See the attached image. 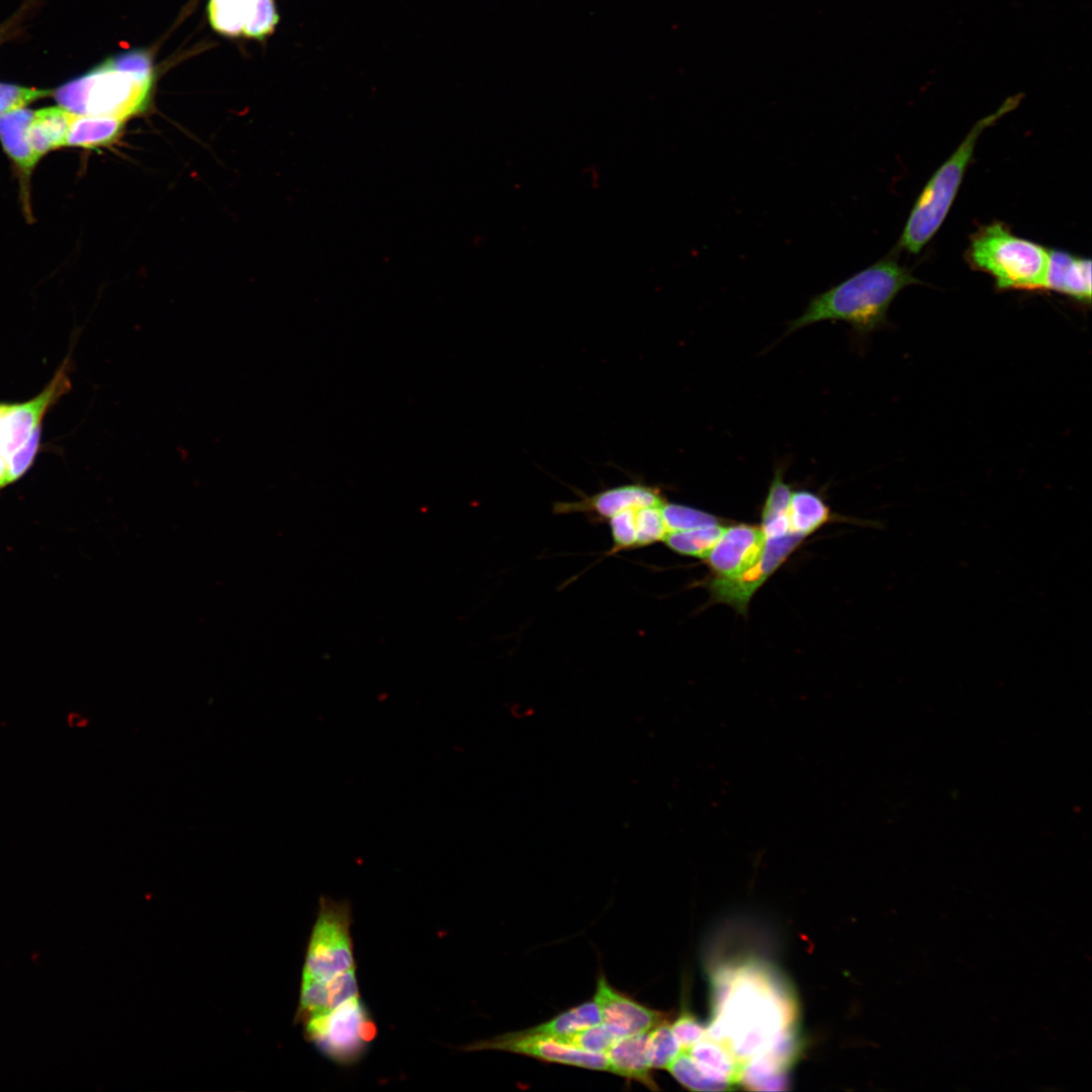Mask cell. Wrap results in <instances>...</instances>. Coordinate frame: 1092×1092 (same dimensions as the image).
Listing matches in <instances>:
<instances>
[{
  "label": "cell",
  "instance_id": "obj_14",
  "mask_svg": "<svg viewBox=\"0 0 1092 1092\" xmlns=\"http://www.w3.org/2000/svg\"><path fill=\"white\" fill-rule=\"evenodd\" d=\"M359 995L356 970L333 977L301 981L297 1019L304 1022L325 1015Z\"/></svg>",
  "mask_w": 1092,
  "mask_h": 1092
},
{
  "label": "cell",
  "instance_id": "obj_17",
  "mask_svg": "<svg viewBox=\"0 0 1092 1092\" xmlns=\"http://www.w3.org/2000/svg\"><path fill=\"white\" fill-rule=\"evenodd\" d=\"M33 113V110L19 108L0 115V141L3 149L25 178L30 176L39 161L26 134Z\"/></svg>",
  "mask_w": 1092,
  "mask_h": 1092
},
{
  "label": "cell",
  "instance_id": "obj_22",
  "mask_svg": "<svg viewBox=\"0 0 1092 1092\" xmlns=\"http://www.w3.org/2000/svg\"><path fill=\"white\" fill-rule=\"evenodd\" d=\"M828 519L829 509L817 494L806 490L791 492L789 520L794 533L806 537Z\"/></svg>",
  "mask_w": 1092,
  "mask_h": 1092
},
{
  "label": "cell",
  "instance_id": "obj_1",
  "mask_svg": "<svg viewBox=\"0 0 1092 1092\" xmlns=\"http://www.w3.org/2000/svg\"><path fill=\"white\" fill-rule=\"evenodd\" d=\"M720 980L718 1015L707 1036L719 1041L742 1064L768 1053L787 1037L783 1001L751 970Z\"/></svg>",
  "mask_w": 1092,
  "mask_h": 1092
},
{
  "label": "cell",
  "instance_id": "obj_9",
  "mask_svg": "<svg viewBox=\"0 0 1092 1092\" xmlns=\"http://www.w3.org/2000/svg\"><path fill=\"white\" fill-rule=\"evenodd\" d=\"M69 357L54 377L33 398L22 403H11L0 426V456L7 459L41 425L47 412L71 389Z\"/></svg>",
  "mask_w": 1092,
  "mask_h": 1092
},
{
  "label": "cell",
  "instance_id": "obj_10",
  "mask_svg": "<svg viewBox=\"0 0 1092 1092\" xmlns=\"http://www.w3.org/2000/svg\"><path fill=\"white\" fill-rule=\"evenodd\" d=\"M765 547V535L761 528L736 525L725 528L722 536L705 556L715 577H736L761 558Z\"/></svg>",
  "mask_w": 1092,
  "mask_h": 1092
},
{
  "label": "cell",
  "instance_id": "obj_33",
  "mask_svg": "<svg viewBox=\"0 0 1092 1092\" xmlns=\"http://www.w3.org/2000/svg\"><path fill=\"white\" fill-rule=\"evenodd\" d=\"M636 509L625 510L609 520L613 538V547L610 554L636 548Z\"/></svg>",
  "mask_w": 1092,
  "mask_h": 1092
},
{
  "label": "cell",
  "instance_id": "obj_11",
  "mask_svg": "<svg viewBox=\"0 0 1092 1092\" xmlns=\"http://www.w3.org/2000/svg\"><path fill=\"white\" fill-rule=\"evenodd\" d=\"M791 548L783 540L769 539L765 542L759 561L744 573L732 577H714L708 583V589L716 602L726 603L738 612L745 613L747 604L755 590L787 559Z\"/></svg>",
  "mask_w": 1092,
  "mask_h": 1092
},
{
  "label": "cell",
  "instance_id": "obj_23",
  "mask_svg": "<svg viewBox=\"0 0 1092 1092\" xmlns=\"http://www.w3.org/2000/svg\"><path fill=\"white\" fill-rule=\"evenodd\" d=\"M666 1070L684 1087L693 1091H724L735 1085L708 1074L687 1051H681Z\"/></svg>",
  "mask_w": 1092,
  "mask_h": 1092
},
{
  "label": "cell",
  "instance_id": "obj_32",
  "mask_svg": "<svg viewBox=\"0 0 1092 1092\" xmlns=\"http://www.w3.org/2000/svg\"><path fill=\"white\" fill-rule=\"evenodd\" d=\"M54 91L48 89L27 88L14 84L0 83V115L19 108H24L31 102L53 95Z\"/></svg>",
  "mask_w": 1092,
  "mask_h": 1092
},
{
  "label": "cell",
  "instance_id": "obj_13",
  "mask_svg": "<svg viewBox=\"0 0 1092 1092\" xmlns=\"http://www.w3.org/2000/svg\"><path fill=\"white\" fill-rule=\"evenodd\" d=\"M594 1000L599 1006L602 1021L618 1027L626 1035L648 1032L666 1020L664 1013L650 1009L614 989L603 975L598 979Z\"/></svg>",
  "mask_w": 1092,
  "mask_h": 1092
},
{
  "label": "cell",
  "instance_id": "obj_21",
  "mask_svg": "<svg viewBox=\"0 0 1092 1092\" xmlns=\"http://www.w3.org/2000/svg\"><path fill=\"white\" fill-rule=\"evenodd\" d=\"M600 1022H602L601 1012L597 1002L593 999L572 1007L544 1023L521 1031L559 1038Z\"/></svg>",
  "mask_w": 1092,
  "mask_h": 1092
},
{
  "label": "cell",
  "instance_id": "obj_31",
  "mask_svg": "<svg viewBox=\"0 0 1092 1092\" xmlns=\"http://www.w3.org/2000/svg\"><path fill=\"white\" fill-rule=\"evenodd\" d=\"M40 438L41 425L6 459L11 483L20 479L32 466L39 450Z\"/></svg>",
  "mask_w": 1092,
  "mask_h": 1092
},
{
  "label": "cell",
  "instance_id": "obj_7",
  "mask_svg": "<svg viewBox=\"0 0 1092 1092\" xmlns=\"http://www.w3.org/2000/svg\"><path fill=\"white\" fill-rule=\"evenodd\" d=\"M351 907L348 901L320 899L302 970V980L333 977L356 970L350 933Z\"/></svg>",
  "mask_w": 1092,
  "mask_h": 1092
},
{
  "label": "cell",
  "instance_id": "obj_27",
  "mask_svg": "<svg viewBox=\"0 0 1092 1092\" xmlns=\"http://www.w3.org/2000/svg\"><path fill=\"white\" fill-rule=\"evenodd\" d=\"M681 1052L667 1020L660 1022L649 1031L648 1054L652 1069H667Z\"/></svg>",
  "mask_w": 1092,
  "mask_h": 1092
},
{
  "label": "cell",
  "instance_id": "obj_12",
  "mask_svg": "<svg viewBox=\"0 0 1092 1092\" xmlns=\"http://www.w3.org/2000/svg\"><path fill=\"white\" fill-rule=\"evenodd\" d=\"M665 503L658 487L637 482L585 495L577 502L556 503L553 511L556 514L588 513L598 519L610 520L625 510L662 506Z\"/></svg>",
  "mask_w": 1092,
  "mask_h": 1092
},
{
  "label": "cell",
  "instance_id": "obj_30",
  "mask_svg": "<svg viewBox=\"0 0 1092 1092\" xmlns=\"http://www.w3.org/2000/svg\"><path fill=\"white\" fill-rule=\"evenodd\" d=\"M662 515L667 532L687 531L718 524L716 517L682 505L665 503Z\"/></svg>",
  "mask_w": 1092,
  "mask_h": 1092
},
{
  "label": "cell",
  "instance_id": "obj_15",
  "mask_svg": "<svg viewBox=\"0 0 1092 1092\" xmlns=\"http://www.w3.org/2000/svg\"><path fill=\"white\" fill-rule=\"evenodd\" d=\"M648 1032L625 1035L619 1038L605 1054L609 1072L634 1080L651 1090L658 1087L651 1073L648 1054Z\"/></svg>",
  "mask_w": 1092,
  "mask_h": 1092
},
{
  "label": "cell",
  "instance_id": "obj_6",
  "mask_svg": "<svg viewBox=\"0 0 1092 1092\" xmlns=\"http://www.w3.org/2000/svg\"><path fill=\"white\" fill-rule=\"evenodd\" d=\"M304 1023L307 1040L330 1060L349 1065L358 1061L376 1036V1024L356 995L330 1013Z\"/></svg>",
  "mask_w": 1092,
  "mask_h": 1092
},
{
  "label": "cell",
  "instance_id": "obj_24",
  "mask_svg": "<svg viewBox=\"0 0 1092 1092\" xmlns=\"http://www.w3.org/2000/svg\"><path fill=\"white\" fill-rule=\"evenodd\" d=\"M724 530V527L716 524L687 531H672L667 532L663 541L676 553L705 558Z\"/></svg>",
  "mask_w": 1092,
  "mask_h": 1092
},
{
  "label": "cell",
  "instance_id": "obj_35",
  "mask_svg": "<svg viewBox=\"0 0 1092 1092\" xmlns=\"http://www.w3.org/2000/svg\"><path fill=\"white\" fill-rule=\"evenodd\" d=\"M11 484L7 461L0 456V490Z\"/></svg>",
  "mask_w": 1092,
  "mask_h": 1092
},
{
  "label": "cell",
  "instance_id": "obj_34",
  "mask_svg": "<svg viewBox=\"0 0 1092 1092\" xmlns=\"http://www.w3.org/2000/svg\"><path fill=\"white\" fill-rule=\"evenodd\" d=\"M670 1027L681 1051H688L707 1036V1028L688 1010H682Z\"/></svg>",
  "mask_w": 1092,
  "mask_h": 1092
},
{
  "label": "cell",
  "instance_id": "obj_2",
  "mask_svg": "<svg viewBox=\"0 0 1092 1092\" xmlns=\"http://www.w3.org/2000/svg\"><path fill=\"white\" fill-rule=\"evenodd\" d=\"M917 282L895 259L886 258L811 298L804 312L789 324L787 333L822 321H841L866 334L885 324L896 295Z\"/></svg>",
  "mask_w": 1092,
  "mask_h": 1092
},
{
  "label": "cell",
  "instance_id": "obj_3",
  "mask_svg": "<svg viewBox=\"0 0 1092 1092\" xmlns=\"http://www.w3.org/2000/svg\"><path fill=\"white\" fill-rule=\"evenodd\" d=\"M153 84L151 57L144 51H130L65 83L53 95L59 106L73 114L126 120L146 109Z\"/></svg>",
  "mask_w": 1092,
  "mask_h": 1092
},
{
  "label": "cell",
  "instance_id": "obj_29",
  "mask_svg": "<svg viewBox=\"0 0 1092 1092\" xmlns=\"http://www.w3.org/2000/svg\"><path fill=\"white\" fill-rule=\"evenodd\" d=\"M662 506H647L636 509V548L663 541L667 529L662 515Z\"/></svg>",
  "mask_w": 1092,
  "mask_h": 1092
},
{
  "label": "cell",
  "instance_id": "obj_5",
  "mask_svg": "<svg viewBox=\"0 0 1092 1092\" xmlns=\"http://www.w3.org/2000/svg\"><path fill=\"white\" fill-rule=\"evenodd\" d=\"M1049 253L1044 247L1016 237L993 222L972 238L969 259L995 279L999 289H1046Z\"/></svg>",
  "mask_w": 1092,
  "mask_h": 1092
},
{
  "label": "cell",
  "instance_id": "obj_25",
  "mask_svg": "<svg viewBox=\"0 0 1092 1092\" xmlns=\"http://www.w3.org/2000/svg\"><path fill=\"white\" fill-rule=\"evenodd\" d=\"M252 0H209L207 15L211 27L226 36L243 33Z\"/></svg>",
  "mask_w": 1092,
  "mask_h": 1092
},
{
  "label": "cell",
  "instance_id": "obj_20",
  "mask_svg": "<svg viewBox=\"0 0 1092 1092\" xmlns=\"http://www.w3.org/2000/svg\"><path fill=\"white\" fill-rule=\"evenodd\" d=\"M687 1052L708 1074L733 1084L740 1082L743 1064L719 1041L706 1036Z\"/></svg>",
  "mask_w": 1092,
  "mask_h": 1092
},
{
  "label": "cell",
  "instance_id": "obj_16",
  "mask_svg": "<svg viewBox=\"0 0 1092 1092\" xmlns=\"http://www.w3.org/2000/svg\"><path fill=\"white\" fill-rule=\"evenodd\" d=\"M1046 289L1080 301L1091 299V261L1060 250H1050Z\"/></svg>",
  "mask_w": 1092,
  "mask_h": 1092
},
{
  "label": "cell",
  "instance_id": "obj_8",
  "mask_svg": "<svg viewBox=\"0 0 1092 1092\" xmlns=\"http://www.w3.org/2000/svg\"><path fill=\"white\" fill-rule=\"evenodd\" d=\"M465 1052L484 1050L510 1052L549 1063H558L597 1071H609L605 1054H596L564 1044L552 1037L524 1033L521 1030L497 1035L461 1048Z\"/></svg>",
  "mask_w": 1092,
  "mask_h": 1092
},
{
  "label": "cell",
  "instance_id": "obj_19",
  "mask_svg": "<svg viewBox=\"0 0 1092 1092\" xmlns=\"http://www.w3.org/2000/svg\"><path fill=\"white\" fill-rule=\"evenodd\" d=\"M124 121L109 116L73 114L65 147L96 149L107 146L120 134Z\"/></svg>",
  "mask_w": 1092,
  "mask_h": 1092
},
{
  "label": "cell",
  "instance_id": "obj_18",
  "mask_svg": "<svg viewBox=\"0 0 1092 1092\" xmlns=\"http://www.w3.org/2000/svg\"><path fill=\"white\" fill-rule=\"evenodd\" d=\"M73 113L54 106L35 110L27 127L28 143L40 159L48 152L65 147Z\"/></svg>",
  "mask_w": 1092,
  "mask_h": 1092
},
{
  "label": "cell",
  "instance_id": "obj_28",
  "mask_svg": "<svg viewBox=\"0 0 1092 1092\" xmlns=\"http://www.w3.org/2000/svg\"><path fill=\"white\" fill-rule=\"evenodd\" d=\"M278 20L275 0H252L242 35L254 39H265L273 33Z\"/></svg>",
  "mask_w": 1092,
  "mask_h": 1092
},
{
  "label": "cell",
  "instance_id": "obj_4",
  "mask_svg": "<svg viewBox=\"0 0 1092 1092\" xmlns=\"http://www.w3.org/2000/svg\"><path fill=\"white\" fill-rule=\"evenodd\" d=\"M1018 98L1008 99L996 112L979 120L953 154L931 176L912 208L899 240V248L919 253L945 219L970 164L981 133L1005 113Z\"/></svg>",
  "mask_w": 1092,
  "mask_h": 1092
},
{
  "label": "cell",
  "instance_id": "obj_36",
  "mask_svg": "<svg viewBox=\"0 0 1092 1092\" xmlns=\"http://www.w3.org/2000/svg\"><path fill=\"white\" fill-rule=\"evenodd\" d=\"M11 403L0 402V426L7 411L10 408Z\"/></svg>",
  "mask_w": 1092,
  "mask_h": 1092
},
{
  "label": "cell",
  "instance_id": "obj_26",
  "mask_svg": "<svg viewBox=\"0 0 1092 1092\" xmlns=\"http://www.w3.org/2000/svg\"><path fill=\"white\" fill-rule=\"evenodd\" d=\"M625 1035L618 1027L602 1021L569 1035L554 1039L586 1052L606 1054L619 1038Z\"/></svg>",
  "mask_w": 1092,
  "mask_h": 1092
}]
</instances>
